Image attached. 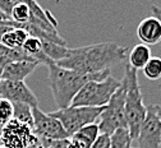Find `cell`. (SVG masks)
Returning a JSON list of instances; mask_svg holds the SVG:
<instances>
[{
  "label": "cell",
  "instance_id": "obj_1",
  "mask_svg": "<svg viewBox=\"0 0 161 148\" xmlns=\"http://www.w3.org/2000/svg\"><path fill=\"white\" fill-rule=\"evenodd\" d=\"M128 55V47L115 42H103L75 49H68L64 59L56 61L59 67L78 73H97L110 70Z\"/></svg>",
  "mask_w": 161,
  "mask_h": 148
},
{
  "label": "cell",
  "instance_id": "obj_2",
  "mask_svg": "<svg viewBox=\"0 0 161 148\" xmlns=\"http://www.w3.org/2000/svg\"><path fill=\"white\" fill-rule=\"evenodd\" d=\"M45 65L47 68V79L58 109H65L70 106L73 97L87 82L103 80L110 75V70L97 73H78L59 67L51 60H47Z\"/></svg>",
  "mask_w": 161,
  "mask_h": 148
},
{
  "label": "cell",
  "instance_id": "obj_3",
  "mask_svg": "<svg viewBox=\"0 0 161 148\" xmlns=\"http://www.w3.org/2000/svg\"><path fill=\"white\" fill-rule=\"evenodd\" d=\"M125 80V120H127V129L132 137L136 139L142 125L147 107L143 103V97L141 93V87L138 83L137 70L132 68L129 64L125 65L124 78Z\"/></svg>",
  "mask_w": 161,
  "mask_h": 148
},
{
  "label": "cell",
  "instance_id": "obj_4",
  "mask_svg": "<svg viewBox=\"0 0 161 148\" xmlns=\"http://www.w3.org/2000/svg\"><path fill=\"white\" fill-rule=\"evenodd\" d=\"M120 86V80L109 75L103 80H90L80 88L72 100V106H105L113 93Z\"/></svg>",
  "mask_w": 161,
  "mask_h": 148
},
{
  "label": "cell",
  "instance_id": "obj_5",
  "mask_svg": "<svg viewBox=\"0 0 161 148\" xmlns=\"http://www.w3.org/2000/svg\"><path fill=\"white\" fill-rule=\"evenodd\" d=\"M125 80H120V86L113 93L110 101L105 105V107L98 119V130L100 133L111 134L119 128H127L125 120Z\"/></svg>",
  "mask_w": 161,
  "mask_h": 148
},
{
  "label": "cell",
  "instance_id": "obj_6",
  "mask_svg": "<svg viewBox=\"0 0 161 148\" xmlns=\"http://www.w3.org/2000/svg\"><path fill=\"white\" fill-rule=\"evenodd\" d=\"M105 106L90 107V106H68L65 109H58L56 111L49 112L51 116L62 123L63 128L68 133L69 138L82 126L93 124L100 119Z\"/></svg>",
  "mask_w": 161,
  "mask_h": 148
},
{
  "label": "cell",
  "instance_id": "obj_7",
  "mask_svg": "<svg viewBox=\"0 0 161 148\" xmlns=\"http://www.w3.org/2000/svg\"><path fill=\"white\" fill-rule=\"evenodd\" d=\"M0 143L7 148H38V137L28 125L14 119L7 123L3 128Z\"/></svg>",
  "mask_w": 161,
  "mask_h": 148
},
{
  "label": "cell",
  "instance_id": "obj_8",
  "mask_svg": "<svg viewBox=\"0 0 161 148\" xmlns=\"http://www.w3.org/2000/svg\"><path fill=\"white\" fill-rule=\"evenodd\" d=\"M145 120L137 135L138 148H161V124L156 112V105H148Z\"/></svg>",
  "mask_w": 161,
  "mask_h": 148
},
{
  "label": "cell",
  "instance_id": "obj_9",
  "mask_svg": "<svg viewBox=\"0 0 161 148\" xmlns=\"http://www.w3.org/2000/svg\"><path fill=\"white\" fill-rule=\"evenodd\" d=\"M33 126L32 130L38 138L49 139H69L68 133L63 128L62 123L50 114H46L38 109V106L32 107Z\"/></svg>",
  "mask_w": 161,
  "mask_h": 148
},
{
  "label": "cell",
  "instance_id": "obj_10",
  "mask_svg": "<svg viewBox=\"0 0 161 148\" xmlns=\"http://www.w3.org/2000/svg\"><path fill=\"white\" fill-rule=\"evenodd\" d=\"M0 97H4L13 103H26L31 107L38 106V100L25 82L0 80Z\"/></svg>",
  "mask_w": 161,
  "mask_h": 148
},
{
  "label": "cell",
  "instance_id": "obj_11",
  "mask_svg": "<svg viewBox=\"0 0 161 148\" xmlns=\"http://www.w3.org/2000/svg\"><path fill=\"white\" fill-rule=\"evenodd\" d=\"M137 37L147 46L158 44L161 41V20L157 17H148L141 20L137 27Z\"/></svg>",
  "mask_w": 161,
  "mask_h": 148
},
{
  "label": "cell",
  "instance_id": "obj_12",
  "mask_svg": "<svg viewBox=\"0 0 161 148\" xmlns=\"http://www.w3.org/2000/svg\"><path fill=\"white\" fill-rule=\"evenodd\" d=\"M40 65V63L36 60H19L13 61L4 65L2 79L5 80H17L25 82V79L32 74V72Z\"/></svg>",
  "mask_w": 161,
  "mask_h": 148
},
{
  "label": "cell",
  "instance_id": "obj_13",
  "mask_svg": "<svg viewBox=\"0 0 161 148\" xmlns=\"http://www.w3.org/2000/svg\"><path fill=\"white\" fill-rule=\"evenodd\" d=\"M98 134H100L98 125L93 123V124L85 125L80 129H78L69 138V140H70V144L74 145L75 148H90Z\"/></svg>",
  "mask_w": 161,
  "mask_h": 148
},
{
  "label": "cell",
  "instance_id": "obj_14",
  "mask_svg": "<svg viewBox=\"0 0 161 148\" xmlns=\"http://www.w3.org/2000/svg\"><path fill=\"white\" fill-rule=\"evenodd\" d=\"M151 54L152 52L150 46L145 44L136 45L129 52V65L136 70L143 69V67L147 64V61L151 59Z\"/></svg>",
  "mask_w": 161,
  "mask_h": 148
},
{
  "label": "cell",
  "instance_id": "obj_15",
  "mask_svg": "<svg viewBox=\"0 0 161 148\" xmlns=\"http://www.w3.org/2000/svg\"><path fill=\"white\" fill-rule=\"evenodd\" d=\"M27 37H28V33L25 30L13 28L0 36V44H3L10 49H22V45L25 44Z\"/></svg>",
  "mask_w": 161,
  "mask_h": 148
},
{
  "label": "cell",
  "instance_id": "obj_16",
  "mask_svg": "<svg viewBox=\"0 0 161 148\" xmlns=\"http://www.w3.org/2000/svg\"><path fill=\"white\" fill-rule=\"evenodd\" d=\"M41 41V47H42V52L45 54V56L56 63L59 60H62L67 56L68 54V47L67 45H60L53 41H47V40H40Z\"/></svg>",
  "mask_w": 161,
  "mask_h": 148
},
{
  "label": "cell",
  "instance_id": "obj_17",
  "mask_svg": "<svg viewBox=\"0 0 161 148\" xmlns=\"http://www.w3.org/2000/svg\"><path fill=\"white\" fill-rule=\"evenodd\" d=\"M22 50L30 55L32 59L37 60L40 64H45V63L49 60L45 54L42 52V47H41V41L37 37H33V36H28L25 41V44L22 45Z\"/></svg>",
  "mask_w": 161,
  "mask_h": 148
},
{
  "label": "cell",
  "instance_id": "obj_18",
  "mask_svg": "<svg viewBox=\"0 0 161 148\" xmlns=\"http://www.w3.org/2000/svg\"><path fill=\"white\" fill-rule=\"evenodd\" d=\"M19 60H35V59L27 55L22 49H10L3 44H0V65L4 67L9 64V63L19 61Z\"/></svg>",
  "mask_w": 161,
  "mask_h": 148
},
{
  "label": "cell",
  "instance_id": "obj_19",
  "mask_svg": "<svg viewBox=\"0 0 161 148\" xmlns=\"http://www.w3.org/2000/svg\"><path fill=\"white\" fill-rule=\"evenodd\" d=\"M13 119L28 125L32 129L33 126V116H32V107L26 103H13Z\"/></svg>",
  "mask_w": 161,
  "mask_h": 148
},
{
  "label": "cell",
  "instance_id": "obj_20",
  "mask_svg": "<svg viewBox=\"0 0 161 148\" xmlns=\"http://www.w3.org/2000/svg\"><path fill=\"white\" fill-rule=\"evenodd\" d=\"M132 137L127 128H119L110 134V148H130Z\"/></svg>",
  "mask_w": 161,
  "mask_h": 148
},
{
  "label": "cell",
  "instance_id": "obj_21",
  "mask_svg": "<svg viewBox=\"0 0 161 148\" xmlns=\"http://www.w3.org/2000/svg\"><path fill=\"white\" fill-rule=\"evenodd\" d=\"M145 77L151 80H157L161 78V58H152L143 67Z\"/></svg>",
  "mask_w": 161,
  "mask_h": 148
},
{
  "label": "cell",
  "instance_id": "obj_22",
  "mask_svg": "<svg viewBox=\"0 0 161 148\" xmlns=\"http://www.w3.org/2000/svg\"><path fill=\"white\" fill-rule=\"evenodd\" d=\"M30 8L27 4L25 3H17L14 4L12 12H10V19L14 20V22L18 23H26L28 22V18H30Z\"/></svg>",
  "mask_w": 161,
  "mask_h": 148
},
{
  "label": "cell",
  "instance_id": "obj_23",
  "mask_svg": "<svg viewBox=\"0 0 161 148\" xmlns=\"http://www.w3.org/2000/svg\"><path fill=\"white\" fill-rule=\"evenodd\" d=\"M13 119V102L0 97V123L7 124Z\"/></svg>",
  "mask_w": 161,
  "mask_h": 148
},
{
  "label": "cell",
  "instance_id": "obj_24",
  "mask_svg": "<svg viewBox=\"0 0 161 148\" xmlns=\"http://www.w3.org/2000/svg\"><path fill=\"white\" fill-rule=\"evenodd\" d=\"M38 148H68L70 144L69 139H49V138H38Z\"/></svg>",
  "mask_w": 161,
  "mask_h": 148
},
{
  "label": "cell",
  "instance_id": "obj_25",
  "mask_svg": "<svg viewBox=\"0 0 161 148\" xmlns=\"http://www.w3.org/2000/svg\"><path fill=\"white\" fill-rule=\"evenodd\" d=\"M90 148H110V135L105 133H100Z\"/></svg>",
  "mask_w": 161,
  "mask_h": 148
},
{
  "label": "cell",
  "instance_id": "obj_26",
  "mask_svg": "<svg viewBox=\"0 0 161 148\" xmlns=\"http://www.w3.org/2000/svg\"><path fill=\"white\" fill-rule=\"evenodd\" d=\"M13 28H18L17 22H14L12 19H0V36L7 33L8 31H10Z\"/></svg>",
  "mask_w": 161,
  "mask_h": 148
},
{
  "label": "cell",
  "instance_id": "obj_27",
  "mask_svg": "<svg viewBox=\"0 0 161 148\" xmlns=\"http://www.w3.org/2000/svg\"><path fill=\"white\" fill-rule=\"evenodd\" d=\"M13 7H14L13 0H0V9L9 17H10V12H12Z\"/></svg>",
  "mask_w": 161,
  "mask_h": 148
},
{
  "label": "cell",
  "instance_id": "obj_28",
  "mask_svg": "<svg viewBox=\"0 0 161 148\" xmlns=\"http://www.w3.org/2000/svg\"><path fill=\"white\" fill-rule=\"evenodd\" d=\"M151 9H152V13L155 14V17H157V18L161 20V13L157 10V5H152V7H151Z\"/></svg>",
  "mask_w": 161,
  "mask_h": 148
},
{
  "label": "cell",
  "instance_id": "obj_29",
  "mask_svg": "<svg viewBox=\"0 0 161 148\" xmlns=\"http://www.w3.org/2000/svg\"><path fill=\"white\" fill-rule=\"evenodd\" d=\"M156 112H157V116H158V120L161 124V106L160 105H156Z\"/></svg>",
  "mask_w": 161,
  "mask_h": 148
},
{
  "label": "cell",
  "instance_id": "obj_30",
  "mask_svg": "<svg viewBox=\"0 0 161 148\" xmlns=\"http://www.w3.org/2000/svg\"><path fill=\"white\" fill-rule=\"evenodd\" d=\"M0 19H10V17H9V15H7L2 9H0Z\"/></svg>",
  "mask_w": 161,
  "mask_h": 148
},
{
  "label": "cell",
  "instance_id": "obj_31",
  "mask_svg": "<svg viewBox=\"0 0 161 148\" xmlns=\"http://www.w3.org/2000/svg\"><path fill=\"white\" fill-rule=\"evenodd\" d=\"M3 68H4V67H2V65H0V80H2V74H3Z\"/></svg>",
  "mask_w": 161,
  "mask_h": 148
},
{
  "label": "cell",
  "instance_id": "obj_32",
  "mask_svg": "<svg viewBox=\"0 0 161 148\" xmlns=\"http://www.w3.org/2000/svg\"><path fill=\"white\" fill-rule=\"evenodd\" d=\"M0 148H7V147H5V145H3L2 143H0Z\"/></svg>",
  "mask_w": 161,
  "mask_h": 148
},
{
  "label": "cell",
  "instance_id": "obj_33",
  "mask_svg": "<svg viewBox=\"0 0 161 148\" xmlns=\"http://www.w3.org/2000/svg\"><path fill=\"white\" fill-rule=\"evenodd\" d=\"M157 10H158V12L161 13V8H160V7H157Z\"/></svg>",
  "mask_w": 161,
  "mask_h": 148
},
{
  "label": "cell",
  "instance_id": "obj_34",
  "mask_svg": "<svg viewBox=\"0 0 161 148\" xmlns=\"http://www.w3.org/2000/svg\"><path fill=\"white\" fill-rule=\"evenodd\" d=\"M130 148H132V147H130Z\"/></svg>",
  "mask_w": 161,
  "mask_h": 148
}]
</instances>
